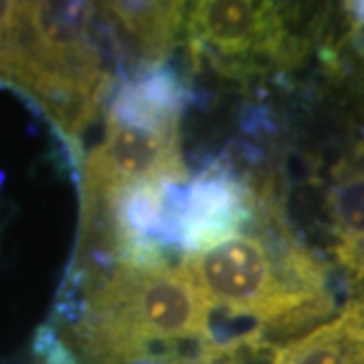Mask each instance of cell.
<instances>
[{
  "label": "cell",
  "instance_id": "1",
  "mask_svg": "<svg viewBox=\"0 0 364 364\" xmlns=\"http://www.w3.org/2000/svg\"><path fill=\"white\" fill-rule=\"evenodd\" d=\"M213 310L166 253L71 261L47 324L79 364H221Z\"/></svg>",
  "mask_w": 364,
  "mask_h": 364
},
{
  "label": "cell",
  "instance_id": "2",
  "mask_svg": "<svg viewBox=\"0 0 364 364\" xmlns=\"http://www.w3.org/2000/svg\"><path fill=\"white\" fill-rule=\"evenodd\" d=\"M181 267L213 314L247 320L272 348L334 312L328 267L287 227L273 186L259 184L249 225L221 245L184 253Z\"/></svg>",
  "mask_w": 364,
  "mask_h": 364
},
{
  "label": "cell",
  "instance_id": "3",
  "mask_svg": "<svg viewBox=\"0 0 364 364\" xmlns=\"http://www.w3.org/2000/svg\"><path fill=\"white\" fill-rule=\"evenodd\" d=\"M104 16V14H102ZM97 2H18L0 43V83L43 109L81 160L79 136L114 85Z\"/></svg>",
  "mask_w": 364,
  "mask_h": 364
},
{
  "label": "cell",
  "instance_id": "4",
  "mask_svg": "<svg viewBox=\"0 0 364 364\" xmlns=\"http://www.w3.org/2000/svg\"><path fill=\"white\" fill-rule=\"evenodd\" d=\"M188 87L156 67L126 79L105 116L104 140L81 156V205L102 203L140 184H186L181 119Z\"/></svg>",
  "mask_w": 364,
  "mask_h": 364
},
{
  "label": "cell",
  "instance_id": "5",
  "mask_svg": "<svg viewBox=\"0 0 364 364\" xmlns=\"http://www.w3.org/2000/svg\"><path fill=\"white\" fill-rule=\"evenodd\" d=\"M184 41L195 69L208 63L235 79L294 65L304 55V43L289 31L286 6L277 2H191Z\"/></svg>",
  "mask_w": 364,
  "mask_h": 364
},
{
  "label": "cell",
  "instance_id": "6",
  "mask_svg": "<svg viewBox=\"0 0 364 364\" xmlns=\"http://www.w3.org/2000/svg\"><path fill=\"white\" fill-rule=\"evenodd\" d=\"M259 184L223 154L213 158L182 188L178 247L200 253L241 233L251 221Z\"/></svg>",
  "mask_w": 364,
  "mask_h": 364
},
{
  "label": "cell",
  "instance_id": "7",
  "mask_svg": "<svg viewBox=\"0 0 364 364\" xmlns=\"http://www.w3.org/2000/svg\"><path fill=\"white\" fill-rule=\"evenodd\" d=\"M117 43L134 53V73L164 65L184 37L186 2H97ZM132 73V75H134Z\"/></svg>",
  "mask_w": 364,
  "mask_h": 364
},
{
  "label": "cell",
  "instance_id": "8",
  "mask_svg": "<svg viewBox=\"0 0 364 364\" xmlns=\"http://www.w3.org/2000/svg\"><path fill=\"white\" fill-rule=\"evenodd\" d=\"M332 255L354 284L364 279V140L332 168L328 186Z\"/></svg>",
  "mask_w": 364,
  "mask_h": 364
},
{
  "label": "cell",
  "instance_id": "9",
  "mask_svg": "<svg viewBox=\"0 0 364 364\" xmlns=\"http://www.w3.org/2000/svg\"><path fill=\"white\" fill-rule=\"evenodd\" d=\"M269 364H364V296L306 334L267 350Z\"/></svg>",
  "mask_w": 364,
  "mask_h": 364
},
{
  "label": "cell",
  "instance_id": "10",
  "mask_svg": "<svg viewBox=\"0 0 364 364\" xmlns=\"http://www.w3.org/2000/svg\"><path fill=\"white\" fill-rule=\"evenodd\" d=\"M31 364H79L63 338L49 324H43L33 338Z\"/></svg>",
  "mask_w": 364,
  "mask_h": 364
}]
</instances>
